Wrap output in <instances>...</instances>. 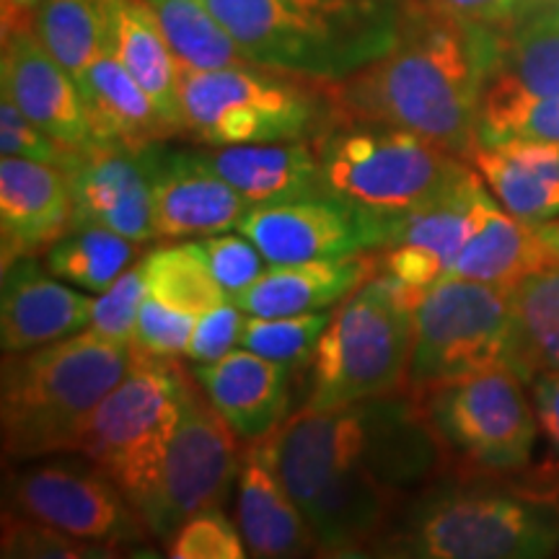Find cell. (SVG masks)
Instances as JSON below:
<instances>
[{
  "label": "cell",
  "mask_w": 559,
  "mask_h": 559,
  "mask_svg": "<svg viewBox=\"0 0 559 559\" xmlns=\"http://www.w3.org/2000/svg\"><path fill=\"white\" fill-rule=\"evenodd\" d=\"M200 153L210 169L236 187L251 205L330 194L321 177L317 140L223 145Z\"/></svg>",
  "instance_id": "603a6c76"
},
{
  "label": "cell",
  "mask_w": 559,
  "mask_h": 559,
  "mask_svg": "<svg viewBox=\"0 0 559 559\" xmlns=\"http://www.w3.org/2000/svg\"><path fill=\"white\" fill-rule=\"evenodd\" d=\"M187 370L177 358L140 353L83 425L75 453L99 464L138 510L151 498L166 445L177 428Z\"/></svg>",
  "instance_id": "9c48e42d"
},
{
  "label": "cell",
  "mask_w": 559,
  "mask_h": 559,
  "mask_svg": "<svg viewBox=\"0 0 559 559\" xmlns=\"http://www.w3.org/2000/svg\"><path fill=\"white\" fill-rule=\"evenodd\" d=\"M492 86L528 96L559 94V0L528 13L508 39H502Z\"/></svg>",
  "instance_id": "f546056e"
},
{
  "label": "cell",
  "mask_w": 559,
  "mask_h": 559,
  "mask_svg": "<svg viewBox=\"0 0 559 559\" xmlns=\"http://www.w3.org/2000/svg\"><path fill=\"white\" fill-rule=\"evenodd\" d=\"M559 549V506L481 489L419 492L379 542V557L534 559Z\"/></svg>",
  "instance_id": "8992f818"
},
{
  "label": "cell",
  "mask_w": 559,
  "mask_h": 559,
  "mask_svg": "<svg viewBox=\"0 0 559 559\" xmlns=\"http://www.w3.org/2000/svg\"><path fill=\"white\" fill-rule=\"evenodd\" d=\"M153 192L156 239H198L239 228L251 202L218 177L200 151L166 148L151 143L143 148Z\"/></svg>",
  "instance_id": "e0dca14e"
},
{
  "label": "cell",
  "mask_w": 559,
  "mask_h": 559,
  "mask_svg": "<svg viewBox=\"0 0 559 559\" xmlns=\"http://www.w3.org/2000/svg\"><path fill=\"white\" fill-rule=\"evenodd\" d=\"M330 319V309L296 313V317H251L249 313L243 321L239 347L293 370L309 368L313 349Z\"/></svg>",
  "instance_id": "d590c367"
},
{
  "label": "cell",
  "mask_w": 559,
  "mask_h": 559,
  "mask_svg": "<svg viewBox=\"0 0 559 559\" xmlns=\"http://www.w3.org/2000/svg\"><path fill=\"white\" fill-rule=\"evenodd\" d=\"M5 508L117 555L148 544L151 534L120 485L86 456L32 461L13 472Z\"/></svg>",
  "instance_id": "4fadbf2b"
},
{
  "label": "cell",
  "mask_w": 559,
  "mask_h": 559,
  "mask_svg": "<svg viewBox=\"0 0 559 559\" xmlns=\"http://www.w3.org/2000/svg\"><path fill=\"white\" fill-rule=\"evenodd\" d=\"M417 304L383 272L349 293L313 349L304 407H347L407 389Z\"/></svg>",
  "instance_id": "52a82bcc"
},
{
  "label": "cell",
  "mask_w": 559,
  "mask_h": 559,
  "mask_svg": "<svg viewBox=\"0 0 559 559\" xmlns=\"http://www.w3.org/2000/svg\"><path fill=\"white\" fill-rule=\"evenodd\" d=\"M430 5L453 19L472 21V24L492 26L495 29V24H502V21L513 16L521 0H430Z\"/></svg>",
  "instance_id": "f6af8a7d"
},
{
  "label": "cell",
  "mask_w": 559,
  "mask_h": 559,
  "mask_svg": "<svg viewBox=\"0 0 559 559\" xmlns=\"http://www.w3.org/2000/svg\"><path fill=\"white\" fill-rule=\"evenodd\" d=\"M391 213L360 207L334 194L254 205L239 223V234L262 251L267 264L379 251L386 243Z\"/></svg>",
  "instance_id": "5bb4252c"
},
{
  "label": "cell",
  "mask_w": 559,
  "mask_h": 559,
  "mask_svg": "<svg viewBox=\"0 0 559 559\" xmlns=\"http://www.w3.org/2000/svg\"><path fill=\"white\" fill-rule=\"evenodd\" d=\"M62 171L73 194V228H109L135 243L156 239L143 148L94 143L70 151Z\"/></svg>",
  "instance_id": "2e32d148"
},
{
  "label": "cell",
  "mask_w": 559,
  "mask_h": 559,
  "mask_svg": "<svg viewBox=\"0 0 559 559\" xmlns=\"http://www.w3.org/2000/svg\"><path fill=\"white\" fill-rule=\"evenodd\" d=\"M469 160L510 215L531 226L559 218V145L506 140L477 145Z\"/></svg>",
  "instance_id": "d4e9b609"
},
{
  "label": "cell",
  "mask_w": 559,
  "mask_h": 559,
  "mask_svg": "<svg viewBox=\"0 0 559 559\" xmlns=\"http://www.w3.org/2000/svg\"><path fill=\"white\" fill-rule=\"evenodd\" d=\"M73 230V194L60 166L19 156L0 160V260L47 254Z\"/></svg>",
  "instance_id": "d6986e66"
},
{
  "label": "cell",
  "mask_w": 559,
  "mask_h": 559,
  "mask_svg": "<svg viewBox=\"0 0 559 559\" xmlns=\"http://www.w3.org/2000/svg\"><path fill=\"white\" fill-rule=\"evenodd\" d=\"M198 243L210 264V272L230 300L241 290H247L251 283H257V277L267 270L264 267L267 260L262 257V251L243 234H215L205 236V241Z\"/></svg>",
  "instance_id": "ab89813d"
},
{
  "label": "cell",
  "mask_w": 559,
  "mask_h": 559,
  "mask_svg": "<svg viewBox=\"0 0 559 559\" xmlns=\"http://www.w3.org/2000/svg\"><path fill=\"white\" fill-rule=\"evenodd\" d=\"M138 345H120L83 330L26 353H5L0 373L3 453L34 461L75 451L104 396L135 366Z\"/></svg>",
  "instance_id": "277c9868"
},
{
  "label": "cell",
  "mask_w": 559,
  "mask_h": 559,
  "mask_svg": "<svg viewBox=\"0 0 559 559\" xmlns=\"http://www.w3.org/2000/svg\"><path fill=\"white\" fill-rule=\"evenodd\" d=\"M241 528L221 508H205L174 531L169 557L174 559H241L249 555Z\"/></svg>",
  "instance_id": "f35d334b"
},
{
  "label": "cell",
  "mask_w": 559,
  "mask_h": 559,
  "mask_svg": "<svg viewBox=\"0 0 559 559\" xmlns=\"http://www.w3.org/2000/svg\"><path fill=\"white\" fill-rule=\"evenodd\" d=\"M198 317L190 311L171 309L145 293L143 309L138 319L135 345L140 353L153 355V358H179L187 353L190 334Z\"/></svg>",
  "instance_id": "60d3db41"
},
{
  "label": "cell",
  "mask_w": 559,
  "mask_h": 559,
  "mask_svg": "<svg viewBox=\"0 0 559 559\" xmlns=\"http://www.w3.org/2000/svg\"><path fill=\"white\" fill-rule=\"evenodd\" d=\"M0 555L5 559H91V557H117V551L99 544L83 542L66 531L41 523L16 510H3V542Z\"/></svg>",
  "instance_id": "8d00e7d4"
},
{
  "label": "cell",
  "mask_w": 559,
  "mask_h": 559,
  "mask_svg": "<svg viewBox=\"0 0 559 559\" xmlns=\"http://www.w3.org/2000/svg\"><path fill=\"white\" fill-rule=\"evenodd\" d=\"M104 45L148 91L174 130L185 132L179 102V62L174 60L148 0H99Z\"/></svg>",
  "instance_id": "484cf974"
},
{
  "label": "cell",
  "mask_w": 559,
  "mask_h": 559,
  "mask_svg": "<svg viewBox=\"0 0 559 559\" xmlns=\"http://www.w3.org/2000/svg\"><path fill=\"white\" fill-rule=\"evenodd\" d=\"M0 83L3 94L62 148L94 145L79 81L45 50L34 26L3 34Z\"/></svg>",
  "instance_id": "ac0fdd59"
},
{
  "label": "cell",
  "mask_w": 559,
  "mask_h": 559,
  "mask_svg": "<svg viewBox=\"0 0 559 559\" xmlns=\"http://www.w3.org/2000/svg\"><path fill=\"white\" fill-rule=\"evenodd\" d=\"M185 132L210 148L317 140L342 120L334 83L264 66L179 68Z\"/></svg>",
  "instance_id": "5b68a950"
},
{
  "label": "cell",
  "mask_w": 559,
  "mask_h": 559,
  "mask_svg": "<svg viewBox=\"0 0 559 559\" xmlns=\"http://www.w3.org/2000/svg\"><path fill=\"white\" fill-rule=\"evenodd\" d=\"M236 506L251 557H304L319 551L309 523L270 464L262 440H251L241 453Z\"/></svg>",
  "instance_id": "cb8c5ba5"
},
{
  "label": "cell",
  "mask_w": 559,
  "mask_h": 559,
  "mask_svg": "<svg viewBox=\"0 0 559 559\" xmlns=\"http://www.w3.org/2000/svg\"><path fill=\"white\" fill-rule=\"evenodd\" d=\"M260 440L326 557L373 555L409 489L428 485L445 453L409 389L347 407H304Z\"/></svg>",
  "instance_id": "6da1fadb"
},
{
  "label": "cell",
  "mask_w": 559,
  "mask_h": 559,
  "mask_svg": "<svg viewBox=\"0 0 559 559\" xmlns=\"http://www.w3.org/2000/svg\"><path fill=\"white\" fill-rule=\"evenodd\" d=\"M135 241L109 228H73L45 254L47 270L75 288L104 293L135 262Z\"/></svg>",
  "instance_id": "d6a6232c"
},
{
  "label": "cell",
  "mask_w": 559,
  "mask_h": 559,
  "mask_svg": "<svg viewBox=\"0 0 559 559\" xmlns=\"http://www.w3.org/2000/svg\"><path fill=\"white\" fill-rule=\"evenodd\" d=\"M0 151L3 156H19L41 164L60 166L68 160V148L52 140L45 130L37 128L21 111L9 94H0Z\"/></svg>",
  "instance_id": "b9f144b4"
},
{
  "label": "cell",
  "mask_w": 559,
  "mask_h": 559,
  "mask_svg": "<svg viewBox=\"0 0 559 559\" xmlns=\"http://www.w3.org/2000/svg\"><path fill=\"white\" fill-rule=\"evenodd\" d=\"M379 272L376 251L342 257V260H313L298 264H270L267 270L234 298L251 317H296L332 309L358 290Z\"/></svg>",
  "instance_id": "7402d4cb"
},
{
  "label": "cell",
  "mask_w": 559,
  "mask_h": 559,
  "mask_svg": "<svg viewBox=\"0 0 559 559\" xmlns=\"http://www.w3.org/2000/svg\"><path fill=\"white\" fill-rule=\"evenodd\" d=\"M45 267L34 257H21L3 267V296H0L3 353H26L79 334L88 326L91 298L62 285L52 272L47 275Z\"/></svg>",
  "instance_id": "44dd1931"
},
{
  "label": "cell",
  "mask_w": 559,
  "mask_h": 559,
  "mask_svg": "<svg viewBox=\"0 0 559 559\" xmlns=\"http://www.w3.org/2000/svg\"><path fill=\"white\" fill-rule=\"evenodd\" d=\"M542 140L559 145V94L528 96L487 83L479 109L477 145Z\"/></svg>",
  "instance_id": "e575fe53"
},
{
  "label": "cell",
  "mask_w": 559,
  "mask_h": 559,
  "mask_svg": "<svg viewBox=\"0 0 559 559\" xmlns=\"http://www.w3.org/2000/svg\"><path fill=\"white\" fill-rule=\"evenodd\" d=\"M236 438L198 379L187 373L177 428L166 445L151 498L140 508V519L151 534L169 542L190 515L205 508H223L241 466Z\"/></svg>",
  "instance_id": "7c38bea8"
},
{
  "label": "cell",
  "mask_w": 559,
  "mask_h": 559,
  "mask_svg": "<svg viewBox=\"0 0 559 559\" xmlns=\"http://www.w3.org/2000/svg\"><path fill=\"white\" fill-rule=\"evenodd\" d=\"M241 52L272 70L340 83L389 52L409 0H207Z\"/></svg>",
  "instance_id": "3957f363"
},
{
  "label": "cell",
  "mask_w": 559,
  "mask_h": 559,
  "mask_svg": "<svg viewBox=\"0 0 559 559\" xmlns=\"http://www.w3.org/2000/svg\"><path fill=\"white\" fill-rule=\"evenodd\" d=\"M485 190V181L474 169L432 202L391 213L386 243L376 251L379 272L423 298L438 280L449 277L469 239L477 221V202Z\"/></svg>",
  "instance_id": "9a60e30c"
},
{
  "label": "cell",
  "mask_w": 559,
  "mask_h": 559,
  "mask_svg": "<svg viewBox=\"0 0 559 559\" xmlns=\"http://www.w3.org/2000/svg\"><path fill=\"white\" fill-rule=\"evenodd\" d=\"M534 228H536V234H539L544 249H547L551 264H559V218L539 223V226H534Z\"/></svg>",
  "instance_id": "7dc6e473"
},
{
  "label": "cell",
  "mask_w": 559,
  "mask_h": 559,
  "mask_svg": "<svg viewBox=\"0 0 559 559\" xmlns=\"http://www.w3.org/2000/svg\"><path fill=\"white\" fill-rule=\"evenodd\" d=\"M83 107L94 143H120L132 148L177 135L156 102L104 45L99 58L79 79Z\"/></svg>",
  "instance_id": "4316f807"
},
{
  "label": "cell",
  "mask_w": 559,
  "mask_h": 559,
  "mask_svg": "<svg viewBox=\"0 0 559 559\" xmlns=\"http://www.w3.org/2000/svg\"><path fill=\"white\" fill-rule=\"evenodd\" d=\"M492 26L415 11L389 52L334 83L342 117L409 130L469 158L485 88L500 62Z\"/></svg>",
  "instance_id": "7a4b0ae2"
},
{
  "label": "cell",
  "mask_w": 559,
  "mask_h": 559,
  "mask_svg": "<svg viewBox=\"0 0 559 559\" xmlns=\"http://www.w3.org/2000/svg\"><path fill=\"white\" fill-rule=\"evenodd\" d=\"M508 366L531 381L559 370V264L531 272L510 288Z\"/></svg>",
  "instance_id": "f1b7e54d"
},
{
  "label": "cell",
  "mask_w": 559,
  "mask_h": 559,
  "mask_svg": "<svg viewBox=\"0 0 559 559\" xmlns=\"http://www.w3.org/2000/svg\"><path fill=\"white\" fill-rule=\"evenodd\" d=\"M296 370L280 366L251 349H230L226 358L200 362L192 376L213 407L243 440H260L290 417Z\"/></svg>",
  "instance_id": "ffe728a7"
},
{
  "label": "cell",
  "mask_w": 559,
  "mask_h": 559,
  "mask_svg": "<svg viewBox=\"0 0 559 559\" xmlns=\"http://www.w3.org/2000/svg\"><path fill=\"white\" fill-rule=\"evenodd\" d=\"M140 270L145 277V293L171 309L200 317L202 311L230 300L210 272L198 241L153 249L143 257Z\"/></svg>",
  "instance_id": "1f68e13d"
},
{
  "label": "cell",
  "mask_w": 559,
  "mask_h": 559,
  "mask_svg": "<svg viewBox=\"0 0 559 559\" xmlns=\"http://www.w3.org/2000/svg\"><path fill=\"white\" fill-rule=\"evenodd\" d=\"M510 290L443 277L415 309V342L407 389L425 391L479 370L508 366Z\"/></svg>",
  "instance_id": "8fae6325"
},
{
  "label": "cell",
  "mask_w": 559,
  "mask_h": 559,
  "mask_svg": "<svg viewBox=\"0 0 559 559\" xmlns=\"http://www.w3.org/2000/svg\"><path fill=\"white\" fill-rule=\"evenodd\" d=\"M531 404H534L539 432L547 438V445L559 466V370H544L528 381Z\"/></svg>",
  "instance_id": "ee69618b"
},
{
  "label": "cell",
  "mask_w": 559,
  "mask_h": 559,
  "mask_svg": "<svg viewBox=\"0 0 559 559\" xmlns=\"http://www.w3.org/2000/svg\"><path fill=\"white\" fill-rule=\"evenodd\" d=\"M551 264L547 249L531 223L510 215L492 192L485 190L477 202V221L453 262L449 277H464L474 283L510 290L531 272Z\"/></svg>",
  "instance_id": "83f0119b"
},
{
  "label": "cell",
  "mask_w": 559,
  "mask_h": 559,
  "mask_svg": "<svg viewBox=\"0 0 559 559\" xmlns=\"http://www.w3.org/2000/svg\"><path fill=\"white\" fill-rule=\"evenodd\" d=\"M34 34L79 81L104 50L99 0H41L34 11Z\"/></svg>",
  "instance_id": "836d02e7"
},
{
  "label": "cell",
  "mask_w": 559,
  "mask_h": 559,
  "mask_svg": "<svg viewBox=\"0 0 559 559\" xmlns=\"http://www.w3.org/2000/svg\"><path fill=\"white\" fill-rule=\"evenodd\" d=\"M145 300V277L140 264L128 267L115 285L102 293L99 298L91 300L88 326L104 340L120 342V345H135L138 319Z\"/></svg>",
  "instance_id": "74e56055"
},
{
  "label": "cell",
  "mask_w": 559,
  "mask_h": 559,
  "mask_svg": "<svg viewBox=\"0 0 559 559\" xmlns=\"http://www.w3.org/2000/svg\"><path fill=\"white\" fill-rule=\"evenodd\" d=\"M326 192L376 213H404L445 194L474 169L409 130L342 117L317 138Z\"/></svg>",
  "instance_id": "ba28073f"
},
{
  "label": "cell",
  "mask_w": 559,
  "mask_h": 559,
  "mask_svg": "<svg viewBox=\"0 0 559 559\" xmlns=\"http://www.w3.org/2000/svg\"><path fill=\"white\" fill-rule=\"evenodd\" d=\"M41 0H0L3 5V34L34 26V11Z\"/></svg>",
  "instance_id": "bcb514c9"
},
{
  "label": "cell",
  "mask_w": 559,
  "mask_h": 559,
  "mask_svg": "<svg viewBox=\"0 0 559 559\" xmlns=\"http://www.w3.org/2000/svg\"><path fill=\"white\" fill-rule=\"evenodd\" d=\"M243 321H247V317L234 300L202 311L194 321L185 355L194 362H215L226 358L234 345H239Z\"/></svg>",
  "instance_id": "7bdbcfd3"
},
{
  "label": "cell",
  "mask_w": 559,
  "mask_h": 559,
  "mask_svg": "<svg viewBox=\"0 0 559 559\" xmlns=\"http://www.w3.org/2000/svg\"><path fill=\"white\" fill-rule=\"evenodd\" d=\"M179 68L218 70L249 66L239 41L230 37L207 0H148Z\"/></svg>",
  "instance_id": "4dcf8cb0"
},
{
  "label": "cell",
  "mask_w": 559,
  "mask_h": 559,
  "mask_svg": "<svg viewBox=\"0 0 559 559\" xmlns=\"http://www.w3.org/2000/svg\"><path fill=\"white\" fill-rule=\"evenodd\" d=\"M528 383L495 366L425 391V415L445 453L485 472H519L531 461L539 423Z\"/></svg>",
  "instance_id": "30bf717a"
}]
</instances>
